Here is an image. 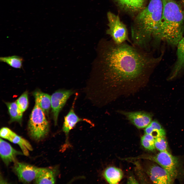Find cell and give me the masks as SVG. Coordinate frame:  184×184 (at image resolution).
Returning a JSON list of instances; mask_svg holds the SVG:
<instances>
[{"instance_id": "obj_1", "label": "cell", "mask_w": 184, "mask_h": 184, "mask_svg": "<svg viewBox=\"0 0 184 184\" xmlns=\"http://www.w3.org/2000/svg\"><path fill=\"white\" fill-rule=\"evenodd\" d=\"M96 60V79L100 88H128L145 84L161 59L126 42L102 39Z\"/></svg>"}, {"instance_id": "obj_2", "label": "cell", "mask_w": 184, "mask_h": 184, "mask_svg": "<svg viewBox=\"0 0 184 184\" xmlns=\"http://www.w3.org/2000/svg\"><path fill=\"white\" fill-rule=\"evenodd\" d=\"M162 0H150L147 6L139 11L131 27L133 45L145 51L150 50L151 40L161 20Z\"/></svg>"}, {"instance_id": "obj_3", "label": "cell", "mask_w": 184, "mask_h": 184, "mask_svg": "<svg viewBox=\"0 0 184 184\" xmlns=\"http://www.w3.org/2000/svg\"><path fill=\"white\" fill-rule=\"evenodd\" d=\"M163 4L160 23L153 38L154 44L160 39L177 45L183 37L184 12L176 0H162Z\"/></svg>"}, {"instance_id": "obj_4", "label": "cell", "mask_w": 184, "mask_h": 184, "mask_svg": "<svg viewBox=\"0 0 184 184\" xmlns=\"http://www.w3.org/2000/svg\"><path fill=\"white\" fill-rule=\"evenodd\" d=\"M44 113L35 101L34 106L30 117L28 129L31 137L36 140L44 138L49 131V123Z\"/></svg>"}, {"instance_id": "obj_5", "label": "cell", "mask_w": 184, "mask_h": 184, "mask_svg": "<svg viewBox=\"0 0 184 184\" xmlns=\"http://www.w3.org/2000/svg\"><path fill=\"white\" fill-rule=\"evenodd\" d=\"M107 15L108 28L106 33L110 36L112 41L116 44H120L127 41L132 44L129 38L126 27L119 16L110 12H108Z\"/></svg>"}, {"instance_id": "obj_6", "label": "cell", "mask_w": 184, "mask_h": 184, "mask_svg": "<svg viewBox=\"0 0 184 184\" xmlns=\"http://www.w3.org/2000/svg\"><path fill=\"white\" fill-rule=\"evenodd\" d=\"M154 162L165 170L174 181L178 176L179 162L178 158L167 151L160 152L154 155L140 157Z\"/></svg>"}, {"instance_id": "obj_7", "label": "cell", "mask_w": 184, "mask_h": 184, "mask_svg": "<svg viewBox=\"0 0 184 184\" xmlns=\"http://www.w3.org/2000/svg\"><path fill=\"white\" fill-rule=\"evenodd\" d=\"M72 90L61 89L56 91L51 96V107L54 124H57L60 112L67 99L73 93Z\"/></svg>"}, {"instance_id": "obj_8", "label": "cell", "mask_w": 184, "mask_h": 184, "mask_svg": "<svg viewBox=\"0 0 184 184\" xmlns=\"http://www.w3.org/2000/svg\"><path fill=\"white\" fill-rule=\"evenodd\" d=\"M34 166L16 162L13 170L19 180L25 183H29L34 180L39 169Z\"/></svg>"}, {"instance_id": "obj_9", "label": "cell", "mask_w": 184, "mask_h": 184, "mask_svg": "<svg viewBox=\"0 0 184 184\" xmlns=\"http://www.w3.org/2000/svg\"><path fill=\"white\" fill-rule=\"evenodd\" d=\"M132 124L138 129L146 128L152 121V115L144 111L128 112L120 111Z\"/></svg>"}, {"instance_id": "obj_10", "label": "cell", "mask_w": 184, "mask_h": 184, "mask_svg": "<svg viewBox=\"0 0 184 184\" xmlns=\"http://www.w3.org/2000/svg\"><path fill=\"white\" fill-rule=\"evenodd\" d=\"M0 136L2 138L7 140L11 142L18 144L25 156L29 155V151L33 150L30 143L26 140L18 135L8 128H2L0 131Z\"/></svg>"}, {"instance_id": "obj_11", "label": "cell", "mask_w": 184, "mask_h": 184, "mask_svg": "<svg viewBox=\"0 0 184 184\" xmlns=\"http://www.w3.org/2000/svg\"><path fill=\"white\" fill-rule=\"evenodd\" d=\"M146 172L154 183L168 184L172 183L173 182L168 173L160 166L152 165L147 168Z\"/></svg>"}, {"instance_id": "obj_12", "label": "cell", "mask_w": 184, "mask_h": 184, "mask_svg": "<svg viewBox=\"0 0 184 184\" xmlns=\"http://www.w3.org/2000/svg\"><path fill=\"white\" fill-rule=\"evenodd\" d=\"M23 154V153L15 150L7 142L0 139V156L6 166L12 162H17V156Z\"/></svg>"}, {"instance_id": "obj_13", "label": "cell", "mask_w": 184, "mask_h": 184, "mask_svg": "<svg viewBox=\"0 0 184 184\" xmlns=\"http://www.w3.org/2000/svg\"><path fill=\"white\" fill-rule=\"evenodd\" d=\"M75 102L74 101L69 112L64 117L62 130L67 136L70 131L78 122L81 121H85L90 124L91 123L90 120L80 118L75 113L74 110Z\"/></svg>"}, {"instance_id": "obj_14", "label": "cell", "mask_w": 184, "mask_h": 184, "mask_svg": "<svg viewBox=\"0 0 184 184\" xmlns=\"http://www.w3.org/2000/svg\"><path fill=\"white\" fill-rule=\"evenodd\" d=\"M177 59L173 67L169 78L176 77L184 68V37H183L177 44Z\"/></svg>"}, {"instance_id": "obj_15", "label": "cell", "mask_w": 184, "mask_h": 184, "mask_svg": "<svg viewBox=\"0 0 184 184\" xmlns=\"http://www.w3.org/2000/svg\"><path fill=\"white\" fill-rule=\"evenodd\" d=\"M55 169L48 168H39L34 179L37 184L55 183L56 176Z\"/></svg>"}, {"instance_id": "obj_16", "label": "cell", "mask_w": 184, "mask_h": 184, "mask_svg": "<svg viewBox=\"0 0 184 184\" xmlns=\"http://www.w3.org/2000/svg\"><path fill=\"white\" fill-rule=\"evenodd\" d=\"M33 95L35 101L38 102L44 113L48 115L51 106V96L39 90L34 92Z\"/></svg>"}, {"instance_id": "obj_17", "label": "cell", "mask_w": 184, "mask_h": 184, "mask_svg": "<svg viewBox=\"0 0 184 184\" xmlns=\"http://www.w3.org/2000/svg\"><path fill=\"white\" fill-rule=\"evenodd\" d=\"M103 176L107 181L110 184L118 183L122 179L123 173L119 168L111 166L107 168L104 171Z\"/></svg>"}, {"instance_id": "obj_18", "label": "cell", "mask_w": 184, "mask_h": 184, "mask_svg": "<svg viewBox=\"0 0 184 184\" xmlns=\"http://www.w3.org/2000/svg\"><path fill=\"white\" fill-rule=\"evenodd\" d=\"M122 7L129 11L136 12L143 9L145 0H116Z\"/></svg>"}, {"instance_id": "obj_19", "label": "cell", "mask_w": 184, "mask_h": 184, "mask_svg": "<svg viewBox=\"0 0 184 184\" xmlns=\"http://www.w3.org/2000/svg\"><path fill=\"white\" fill-rule=\"evenodd\" d=\"M145 134H150L155 138L160 136H165L166 133L161 124L156 120L152 121L144 130Z\"/></svg>"}, {"instance_id": "obj_20", "label": "cell", "mask_w": 184, "mask_h": 184, "mask_svg": "<svg viewBox=\"0 0 184 184\" xmlns=\"http://www.w3.org/2000/svg\"><path fill=\"white\" fill-rule=\"evenodd\" d=\"M10 117V122H17L21 124L23 113L19 109L16 102H6Z\"/></svg>"}, {"instance_id": "obj_21", "label": "cell", "mask_w": 184, "mask_h": 184, "mask_svg": "<svg viewBox=\"0 0 184 184\" xmlns=\"http://www.w3.org/2000/svg\"><path fill=\"white\" fill-rule=\"evenodd\" d=\"M0 61L1 62L6 63L12 67L20 69L22 67L24 60L22 57L14 55L1 57Z\"/></svg>"}, {"instance_id": "obj_22", "label": "cell", "mask_w": 184, "mask_h": 184, "mask_svg": "<svg viewBox=\"0 0 184 184\" xmlns=\"http://www.w3.org/2000/svg\"><path fill=\"white\" fill-rule=\"evenodd\" d=\"M155 138L152 135L145 134L141 138V144L146 149L151 151H153L155 148Z\"/></svg>"}, {"instance_id": "obj_23", "label": "cell", "mask_w": 184, "mask_h": 184, "mask_svg": "<svg viewBox=\"0 0 184 184\" xmlns=\"http://www.w3.org/2000/svg\"><path fill=\"white\" fill-rule=\"evenodd\" d=\"M16 102L19 109L23 113L26 110L28 106V92L27 91L24 92Z\"/></svg>"}, {"instance_id": "obj_24", "label": "cell", "mask_w": 184, "mask_h": 184, "mask_svg": "<svg viewBox=\"0 0 184 184\" xmlns=\"http://www.w3.org/2000/svg\"><path fill=\"white\" fill-rule=\"evenodd\" d=\"M155 148L160 152L167 151V143L165 136H160L155 138Z\"/></svg>"}]
</instances>
